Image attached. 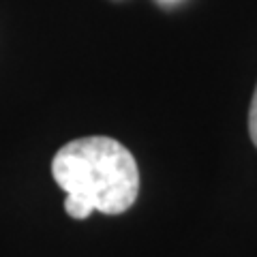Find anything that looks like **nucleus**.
I'll return each instance as SVG.
<instances>
[{
  "label": "nucleus",
  "mask_w": 257,
  "mask_h": 257,
  "mask_svg": "<svg viewBox=\"0 0 257 257\" xmlns=\"http://www.w3.org/2000/svg\"><path fill=\"white\" fill-rule=\"evenodd\" d=\"M52 174L67 193L64 210L73 219H88L94 210L122 214L140 193L133 155L105 135L79 138L62 146L52 161Z\"/></svg>",
  "instance_id": "1"
},
{
  "label": "nucleus",
  "mask_w": 257,
  "mask_h": 257,
  "mask_svg": "<svg viewBox=\"0 0 257 257\" xmlns=\"http://www.w3.org/2000/svg\"><path fill=\"white\" fill-rule=\"evenodd\" d=\"M248 135H251V140L257 148V86L251 99V109H248Z\"/></svg>",
  "instance_id": "2"
}]
</instances>
